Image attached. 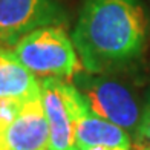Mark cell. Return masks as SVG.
Masks as SVG:
<instances>
[{"mask_svg":"<svg viewBox=\"0 0 150 150\" xmlns=\"http://www.w3.org/2000/svg\"><path fill=\"white\" fill-rule=\"evenodd\" d=\"M83 69L110 74L132 64L146 42L139 0H86L72 31Z\"/></svg>","mask_w":150,"mask_h":150,"instance_id":"cell-1","label":"cell"},{"mask_svg":"<svg viewBox=\"0 0 150 150\" xmlns=\"http://www.w3.org/2000/svg\"><path fill=\"white\" fill-rule=\"evenodd\" d=\"M14 52L37 77L72 80L83 71L72 38L58 25L26 34L14 45Z\"/></svg>","mask_w":150,"mask_h":150,"instance_id":"cell-2","label":"cell"},{"mask_svg":"<svg viewBox=\"0 0 150 150\" xmlns=\"http://www.w3.org/2000/svg\"><path fill=\"white\" fill-rule=\"evenodd\" d=\"M72 81L95 115L113 122L126 132H136L142 107L126 84L106 74H91L84 69L75 75Z\"/></svg>","mask_w":150,"mask_h":150,"instance_id":"cell-3","label":"cell"},{"mask_svg":"<svg viewBox=\"0 0 150 150\" xmlns=\"http://www.w3.org/2000/svg\"><path fill=\"white\" fill-rule=\"evenodd\" d=\"M80 92L61 78H43L42 101L49 124V150H77L75 107Z\"/></svg>","mask_w":150,"mask_h":150,"instance_id":"cell-4","label":"cell"},{"mask_svg":"<svg viewBox=\"0 0 150 150\" xmlns=\"http://www.w3.org/2000/svg\"><path fill=\"white\" fill-rule=\"evenodd\" d=\"M63 18L55 0H0V40L17 43L26 34Z\"/></svg>","mask_w":150,"mask_h":150,"instance_id":"cell-5","label":"cell"},{"mask_svg":"<svg viewBox=\"0 0 150 150\" xmlns=\"http://www.w3.org/2000/svg\"><path fill=\"white\" fill-rule=\"evenodd\" d=\"M0 150H49V124L42 93L23 101L14 121L0 133Z\"/></svg>","mask_w":150,"mask_h":150,"instance_id":"cell-6","label":"cell"},{"mask_svg":"<svg viewBox=\"0 0 150 150\" xmlns=\"http://www.w3.org/2000/svg\"><path fill=\"white\" fill-rule=\"evenodd\" d=\"M75 139L77 146H109L130 149L129 133L113 122L95 115L80 95L75 107Z\"/></svg>","mask_w":150,"mask_h":150,"instance_id":"cell-7","label":"cell"},{"mask_svg":"<svg viewBox=\"0 0 150 150\" xmlns=\"http://www.w3.org/2000/svg\"><path fill=\"white\" fill-rule=\"evenodd\" d=\"M42 93V83L14 51L0 46V98L28 100Z\"/></svg>","mask_w":150,"mask_h":150,"instance_id":"cell-8","label":"cell"},{"mask_svg":"<svg viewBox=\"0 0 150 150\" xmlns=\"http://www.w3.org/2000/svg\"><path fill=\"white\" fill-rule=\"evenodd\" d=\"M23 101L25 100L0 98V133H2L12 121H14L18 110L22 109Z\"/></svg>","mask_w":150,"mask_h":150,"instance_id":"cell-9","label":"cell"},{"mask_svg":"<svg viewBox=\"0 0 150 150\" xmlns=\"http://www.w3.org/2000/svg\"><path fill=\"white\" fill-rule=\"evenodd\" d=\"M136 139L141 144H144V147H150V91L142 104L141 121L136 129Z\"/></svg>","mask_w":150,"mask_h":150,"instance_id":"cell-10","label":"cell"},{"mask_svg":"<svg viewBox=\"0 0 150 150\" xmlns=\"http://www.w3.org/2000/svg\"><path fill=\"white\" fill-rule=\"evenodd\" d=\"M77 150H130V149L109 147V146H77Z\"/></svg>","mask_w":150,"mask_h":150,"instance_id":"cell-11","label":"cell"},{"mask_svg":"<svg viewBox=\"0 0 150 150\" xmlns=\"http://www.w3.org/2000/svg\"><path fill=\"white\" fill-rule=\"evenodd\" d=\"M141 150H150V147H142Z\"/></svg>","mask_w":150,"mask_h":150,"instance_id":"cell-12","label":"cell"}]
</instances>
